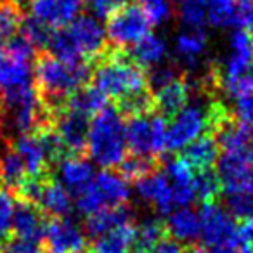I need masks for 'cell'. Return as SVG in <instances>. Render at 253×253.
Segmentation results:
<instances>
[{
  "label": "cell",
  "mask_w": 253,
  "mask_h": 253,
  "mask_svg": "<svg viewBox=\"0 0 253 253\" xmlns=\"http://www.w3.org/2000/svg\"><path fill=\"white\" fill-rule=\"evenodd\" d=\"M90 82L106 99H113V106L125 120L155 113L149 77L130 57L128 49L109 45L92 64Z\"/></svg>",
  "instance_id": "1"
},
{
  "label": "cell",
  "mask_w": 253,
  "mask_h": 253,
  "mask_svg": "<svg viewBox=\"0 0 253 253\" xmlns=\"http://www.w3.org/2000/svg\"><path fill=\"white\" fill-rule=\"evenodd\" d=\"M92 78L88 63H64L43 50L35 56V92L43 108L54 118L64 102Z\"/></svg>",
  "instance_id": "2"
},
{
  "label": "cell",
  "mask_w": 253,
  "mask_h": 253,
  "mask_svg": "<svg viewBox=\"0 0 253 253\" xmlns=\"http://www.w3.org/2000/svg\"><path fill=\"white\" fill-rule=\"evenodd\" d=\"M108 47L104 30L92 16H80L68 26L56 30L49 43L52 56L57 59L64 63H88L90 66Z\"/></svg>",
  "instance_id": "3"
},
{
  "label": "cell",
  "mask_w": 253,
  "mask_h": 253,
  "mask_svg": "<svg viewBox=\"0 0 253 253\" xmlns=\"http://www.w3.org/2000/svg\"><path fill=\"white\" fill-rule=\"evenodd\" d=\"M87 153L104 169L118 167L126 156L125 118L115 106H106L92 116Z\"/></svg>",
  "instance_id": "4"
},
{
  "label": "cell",
  "mask_w": 253,
  "mask_h": 253,
  "mask_svg": "<svg viewBox=\"0 0 253 253\" xmlns=\"http://www.w3.org/2000/svg\"><path fill=\"white\" fill-rule=\"evenodd\" d=\"M198 102L189 104L167 122V149L179 151L203 134H210V102L218 95L198 92Z\"/></svg>",
  "instance_id": "5"
},
{
  "label": "cell",
  "mask_w": 253,
  "mask_h": 253,
  "mask_svg": "<svg viewBox=\"0 0 253 253\" xmlns=\"http://www.w3.org/2000/svg\"><path fill=\"white\" fill-rule=\"evenodd\" d=\"M130 196V187L125 179L111 170H104L92 179L88 187L77 196V208L80 213L90 215L106 208L125 205Z\"/></svg>",
  "instance_id": "6"
},
{
  "label": "cell",
  "mask_w": 253,
  "mask_h": 253,
  "mask_svg": "<svg viewBox=\"0 0 253 253\" xmlns=\"http://www.w3.org/2000/svg\"><path fill=\"white\" fill-rule=\"evenodd\" d=\"M125 137L132 155L162 160L160 156L167 149V122L156 113L126 118Z\"/></svg>",
  "instance_id": "7"
},
{
  "label": "cell",
  "mask_w": 253,
  "mask_h": 253,
  "mask_svg": "<svg viewBox=\"0 0 253 253\" xmlns=\"http://www.w3.org/2000/svg\"><path fill=\"white\" fill-rule=\"evenodd\" d=\"M151 21L146 14L144 7L137 2H128L122 5L108 18V37L115 47L126 49L128 45H135L144 37L149 35Z\"/></svg>",
  "instance_id": "8"
},
{
  "label": "cell",
  "mask_w": 253,
  "mask_h": 253,
  "mask_svg": "<svg viewBox=\"0 0 253 253\" xmlns=\"http://www.w3.org/2000/svg\"><path fill=\"white\" fill-rule=\"evenodd\" d=\"M52 126L56 134L59 135L68 156H84L85 158L88 142V126H90L87 116L63 108L54 115Z\"/></svg>",
  "instance_id": "9"
},
{
  "label": "cell",
  "mask_w": 253,
  "mask_h": 253,
  "mask_svg": "<svg viewBox=\"0 0 253 253\" xmlns=\"http://www.w3.org/2000/svg\"><path fill=\"white\" fill-rule=\"evenodd\" d=\"M42 246L43 253H82L87 250V239L70 218H49Z\"/></svg>",
  "instance_id": "10"
},
{
  "label": "cell",
  "mask_w": 253,
  "mask_h": 253,
  "mask_svg": "<svg viewBox=\"0 0 253 253\" xmlns=\"http://www.w3.org/2000/svg\"><path fill=\"white\" fill-rule=\"evenodd\" d=\"M11 148L23 160L30 179L43 180V179H49V177H54L52 173L54 163L50 160L49 151H47L45 142L40 137L39 132L19 135L16 139V142L11 144Z\"/></svg>",
  "instance_id": "11"
},
{
  "label": "cell",
  "mask_w": 253,
  "mask_h": 253,
  "mask_svg": "<svg viewBox=\"0 0 253 253\" xmlns=\"http://www.w3.org/2000/svg\"><path fill=\"white\" fill-rule=\"evenodd\" d=\"M153 95H155V113L162 116L165 122H169L177 113L182 111L189 102L191 84L186 75H179L156 88Z\"/></svg>",
  "instance_id": "12"
},
{
  "label": "cell",
  "mask_w": 253,
  "mask_h": 253,
  "mask_svg": "<svg viewBox=\"0 0 253 253\" xmlns=\"http://www.w3.org/2000/svg\"><path fill=\"white\" fill-rule=\"evenodd\" d=\"M215 139L222 153L239 156L253 163V125L231 118L215 132Z\"/></svg>",
  "instance_id": "13"
},
{
  "label": "cell",
  "mask_w": 253,
  "mask_h": 253,
  "mask_svg": "<svg viewBox=\"0 0 253 253\" xmlns=\"http://www.w3.org/2000/svg\"><path fill=\"white\" fill-rule=\"evenodd\" d=\"M84 0H33L32 18L52 30H61L75 21Z\"/></svg>",
  "instance_id": "14"
},
{
  "label": "cell",
  "mask_w": 253,
  "mask_h": 253,
  "mask_svg": "<svg viewBox=\"0 0 253 253\" xmlns=\"http://www.w3.org/2000/svg\"><path fill=\"white\" fill-rule=\"evenodd\" d=\"M137 193L146 203H151L160 213L170 215L173 210H177L175 194L170 179L165 172H155L151 175L135 182Z\"/></svg>",
  "instance_id": "15"
},
{
  "label": "cell",
  "mask_w": 253,
  "mask_h": 253,
  "mask_svg": "<svg viewBox=\"0 0 253 253\" xmlns=\"http://www.w3.org/2000/svg\"><path fill=\"white\" fill-rule=\"evenodd\" d=\"M47 225V215L37 205L18 200L12 218V238L32 243H42Z\"/></svg>",
  "instance_id": "16"
},
{
  "label": "cell",
  "mask_w": 253,
  "mask_h": 253,
  "mask_svg": "<svg viewBox=\"0 0 253 253\" xmlns=\"http://www.w3.org/2000/svg\"><path fill=\"white\" fill-rule=\"evenodd\" d=\"M35 205L43 213L52 218H66V215L73 208L70 193H68L66 187L56 177H49V179L40 180Z\"/></svg>",
  "instance_id": "17"
},
{
  "label": "cell",
  "mask_w": 253,
  "mask_h": 253,
  "mask_svg": "<svg viewBox=\"0 0 253 253\" xmlns=\"http://www.w3.org/2000/svg\"><path fill=\"white\" fill-rule=\"evenodd\" d=\"M218 142L213 134H203L194 139L191 144L182 149L179 158L189 167L193 172L213 169L215 162L218 160Z\"/></svg>",
  "instance_id": "18"
},
{
  "label": "cell",
  "mask_w": 253,
  "mask_h": 253,
  "mask_svg": "<svg viewBox=\"0 0 253 253\" xmlns=\"http://www.w3.org/2000/svg\"><path fill=\"white\" fill-rule=\"evenodd\" d=\"M132 218H134V213L130 208L126 205H120V207L106 208V210H101L87 217L85 229H87V234L90 238L97 239L108 232L115 231V229L122 227V225L132 224Z\"/></svg>",
  "instance_id": "19"
},
{
  "label": "cell",
  "mask_w": 253,
  "mask_h": 253,
  "mask_svg": "<svg viewBox=\"0 0 253 253\" xmlns=\"http://www.w3.org/2000/svg\"><path fill=\"white\" fill-rule=\"evenodd\" d=\"M30 84V63L16 57L7 47H0V95Z\"/></svg>",
  "instance_id": "20"
},
{
  "label": "cell",
  "mask_w": 253,
  "mask_h": 253,
  "mask_svg": "<svg viewBox=\"0 0 253 253\" xmlns=\"http://www.w3.org/2000/svg\"><path fill=\"white\" fill-rule=\"evenodd\" d=\"M59 175L66 191L78 196L92 182L94 170L84 156H68L59 163Z\"/></svg>",
  "instance_id": "21"
},
{
  "label": "cell",
  "mask_w": 253,
  "mask_h": 253,
  "mask_svg": "<svg viewBox=\"0 0 253 253\" xmlns=\"http://www.w3.org/2000/svg\"><path fill=\"white\" fill-rule=\"evenodd\" d=\"M167 232L173 236V239L186 241L193 245L200 239V215L191 208H177L169 215L167 220Z\"/></svg>",
  "instance_id": "22"
},
{
  "label": "cell",
  "mask_w": 253,
  "mask_h": 253,
  "mask_svg": "<svg viewBox=\"0 0 253 253\" xmlns=\"http://www.w3.org/2000/svg\"><path fill=\"white\" fill-rule=\"evenodd\" d=\"M0 177H2V184L7 187V193H11L12 198L19 193V189L30 179L25 163L11 146L0 158Z\"/></svg>",
  "instance_id": "23"
},
{
  "label": "cell",
  "mask_w": 253,
  "mask_h": 253,
  "mask_svg": "<svg viewBox=\"0 0 253 253\" xmlns=\"http://www.w3.org/2000/svg\"><path fill=\"white\" fill-rule=\"evenodd\" d=\"M135 227L132 224L122 225L101 238L94 239V245L90 246L92 253H125L134 248Z\"/></svg>",
  "instance_id": "24"
},
{
  "label": "cell",
  "mask_w": 253,
  "mask_h": 253,
  "mask_svg": "<svg viewBox=\"0 0 253 253\" xmlns=\"http://www.w3.org/2000/svg\"><path fill=\"white\" fill-rule=\"evenodd\" d=\"M106 97L94 87V85H85V87L78 88L75 94H71L64 102V108L71 109L75 113L87 116H95L102 108H106Z\"/></svg>",
  "instance_id": "25"
},
{
  "label": "cell",
  "mask_w": 253,
  "mask_h": 253,
  "mask_svg": "<svg viewBox=\"0 0 253 253\" xmlns=\"http://www.w3.org/2000/svg\"><path fill=\"white\" fill-rule=\"evenodd\" d=\"M130 57L139 64L141 68H148L153 66V64L162 63V59L167 54V45L160 37L156 35H148L137 42L134 45V49L128 50Z\"/></svg>",
  "instance_id": "26"
},
{
  "label": "cell",
  "mask_w": 253,
  "mask_h": 253,
  "mask_svg": "<svg viewBox=\"0 0 253 253\" xmlns=\"http://www.w3.org/2000/svg\"><path fill=\"white\" fill-rule=\"evenodd\" d=\"M207 23L217 28H229L238 25V0H201Z\"/></svg>",
  "instance_id": "27"
},
{
  "label": "cell",
  "mask_w": 253,
  "mask_h": 253,
  "mask_svg": "<svg viewBox=\"0 0 253 253\" xmlns=\"http://www.w3.org/2000/svg\"><path fill=\"white\" fill-rule=\"evenodd\" d=\"M193 191L194 198L205 203H217L218 196L224 193L218 173L213 169L193 172Z\"/></svg>",
  "instance_id": "28"
},
{
  "label": "cell",
  "mask_w": 253,
  "mask_h": 253,
  "mask_svg": "<svg viewBox=\"0 0 253 253\" xmlns=\"http://www.w3.org/2000/svg\"><path fill=\"white\" fill-rule=\"evenodd\" d=\"M25 11L16 0H0V43L16 37V32L25 21Z\"/></svg>",
  "instance_id": "29"
},
{
  "label": "cell",
  "mask_w": 253,
  "mask_h": 253,
  "mask_svg": "<svg viewBox=\"0 0 253 253\" xmlns=\"http://www.w3.org/2000/svg\"><path fill=\"white\" fill-rule=\"evenodd\" d=\"M208 37L203 30H186L177 39V52L187 64H196L198 57L207 50Z\"/></svg>",
  "instance_id": "30"
},
{
  "label": "cell",
  "mask_w": 253,
  "mask_h": 253,
  "mask_svg": "<svg viewBox=\"0 0 253 253\" xmlns=\"http://www.w3.org/2000/svg\"><path fill=\"white\" fill-rule=\"evenodd\" d=\"M160 162H162V160L142 158V156L130 155V156H125V160L116 167V170H118L116 173L125 180H134V182H137V180L158 172Z\"/></svg>",
  "instance_id": "31"
},
{
  "label": "cell",
  "mask_w": 253,
  "mask_h": 253,
  "mask_svg": "<svg viewBox=\"0 0 253 253\" xmlns=\"http://www.w3.org/2000/svg\"><path fill=\"white\" fill-rule=\"evenodd\" d=\"M163 238H167V225L158 218H148L135 227L134 248L142 253H148Z\"/></svg>",
  "instance_id": "32"
},
{
  "label": "cell",
  "mask_w": 253,
  "mask_h": 253,
  "mask_svg": "<svg viewBox=\"0 0 253 253\" xmlns=\"http://www.w3.org/2000/svg\"><path fill=\"white\" fill-rule=\"evenodd\" d=\"M21 37H25L33 49H39L40 52H43L45 49H49L50 39H52L54 30L49 28L43 23L37 21L35 18H25V21L21 23Z\"/></svg>",
  "instance_id": "33"
},
{
  "label": "cell",
  "mask_w": 253,
  "mask_h": 253,
  "mask_svg": "<svg viewBox=\"0 0 253 253\" xmlns=\"http://www.w3.org/2000/svg\"><path fill=\"white\" fill-rule=\"evenodd\" d=\"M225 207L227 211L236 218H246L253 217V196L246 189H238L225 193Z\"/></svg>",
  "instance_id": "34"
},
{
  "label": "cell",
  "mask_w": 253,
  "mask_h": 253,
  "mask_svg": "<svg viewBox=\"0 0 253 253\" xmlns=\"http://www.w3.org/2000/svg\"><path fill=\"white\" fill-rule=\"evenodd\" d=\"M16 201L11 193L0 191V246L12 238V218H14Z\"/></svg>",
  "instance_id": "35"
},
{
  "label": "cell",
  "mask_w": 253,
  "mask_h": 253,
  "mask_svg": "<svg viewBox=\"0 0 253 253\" xmlns=\"http://www.w3.org/2000/svg\"><path fill=\"white\" fill-rule=\"evenodd\" d=\"M180 19L187 30H203L207 25V12H205L201 0H184L180 4Z\"/></svg>",
  "instance_id": "36"
},
{
  "label": "cell",
  "mask_w": 253,
  "mask_h": 253,
  "mask_svg": "<svg viewBox=\"0 0 253 253\" xmlns=\"http://www.w3.org/2000/svg\"><path fill=\"white\" fill-rule=\"evenodd\" d=\"M141 5L144 7L151 25H160L172 14V5L169 0H141Z\"/></svg>",
  "instance_id": "37"
},
{
  "label": "cell",
  "mask_w": 253,
  "mask_h": 253,
  "mask_svg": "<svg viewBox=\"0 0 253 253\" xmlns=\"http://www.w3.org/2000/svg\"><path fill=\"white\" fill-rule=\"evenodd\" d=\"M231 111L238 122L253 125V94L234 99V109Z\"/></svg>",
  "instance_id": "38"
},
{
  "label": "cell",
  "mask_w": 253,
  "mask_h": 253,
  "mask_svg": "<svg viewBox=\"0 0 253 253\" xmlns=\"http://www.w3.org/2000/svg\"><path fill=\"white\" fill-rule=\"evenodd\" d=\"M0 253H43L42 243H32L25 239L11 238L0 250Z\"/></svg>",
  "instance_id": "39"
},
{
  "label": "cell",
  "mask_w": 253,
  "mask_h": 253,
  "mask_svg": "<svg viewBox=\"0 0 253 253\" xmlns=\"http://www.w3.org/2000/svg\"><path fill=\"white\" fill-rule=\"evenodd\" d=\"M92 9L101 18H109L115 11H118L122 5L128 4V0H90Z\"/></svg>",
  "instance_id": "40"
},
{
  "label": "cell",
  "mask_w": 253,
  "mask_h": 253,
  "mask_svg": "<svg viewBox=\"0 0 253 253\" xmlns=\"http://www.w3.org/2000/svg\"><path fill=\"white\" fill-rule=\"evenodd\" d=\"M238 23L253 32V0H238Z\"/></svg>",
  "instance_id": "41"
},
{
  "label": "cell",
  "mask_w": 253,
  "mask_h": 253,
  "mask_svg": "<svg viewBox=\"0 0 253 253\" xmlns=\"http://www.w3.org/2000/svg\"><path fill=\"white\" fill-rule=\"evenodd\" d=\"M148 253H184V250L180 248V245L172 238H163L162 241H158Z\"/></svg>",
  "instance_id": "42"
},
{
  "label": "cell",
  "mask_w": 253,
  "mask_h": 253,
  "mask_svg": "<svg viewBox=\"0 0 253 253\" xmlns=\"http://www.w3.org/2000/svg\"><path fill=\"white\" fill-rule=\"evenodd\" d=\"M239 236L245 241V245L250 248V252L253 253V217L243 220L241 227H239Z\"/></svg>",
  "instance_id": "43"
},
{
  "label": "cell",
  "mask_w": 253,
  "mask_h": 253,
  "mask_svg": "<svg viewBox=\"0 0 253 253\" xmlns=\"http://www.w3.org/2000/svg\"><path fill=\"white\" fill-rule=\"evenodd\" d=\"M245 189L248 191L250 194L253 196V165L250 167V172H248V177H246V186Z\"/></svg>",
  "instance_id": "44"
},
{
  "label": "cell",
  "mask_w": 253,
  "mask_h": 253,
  "mask_svg": "<svg viewBox=\"0 0 253 253\" xmlns=\"http://www.w3.org/2000/svg\"><path fill=\"white\" fill-rule=\"evenodd\" d=\"M184 253H207V250L201 248V246H196V245H189L187 250H184Z\"/></svg>",
  "instance_id": "45"
},
{
  "label": "cell",
  "mask_w": 253,
  "mask_h": 253,
  "mask_svg": "<svg viewBox=\"0 0 253 253\" xmlns=\"http://www.w3.org/2000/svg\"><path fill=\"white\" fill-rule=\"evenodd\" d=\"M82 253H92V252H90V250L87 248V250H84V252H82Z\"/></svg>",
  "instance_id": "46"
},
{
  "label": "cell",
  "mask_w": 253,
  "mask_h": 253,
  "mask_svg": "<svg viewBox=\"0 0 253 253\" xmlns=\"http://www.w3.org/2000/svg\"><path fill=\"white\" fill-rule=\"evenodd\" d=\"M0 186H2V177H0Z\"/></svg>",
  "instance_id": "47"
},
{
  "label": "cell",
  "mask_w": 253,
  "mask_h": 253,
  "mask_svg": "<svg viewBox=\"0 0 253 253\" xmlns=\"http://www.w3.org/2000/svg\"><path fill=\"white\" fill-rule=\"evenodd\" d=\"M252 39H253V33H252Z\"/></svg>",
  "instance_id": "48"
},
{
  "label": "cell",
  "mask_w": 253,
  "mask_h": 253,
  "mask_svg": "<svg viewBox=\"0 0 253 253\" xmlns=\"http://www.w3.org/2000/svg\"><path fill=\"white\" fill-rule=\"evenodd\" d=\"M16 2H18V0H16Z\"/></svg>",
  "instance_id": "49"
},
{
  "label": "cell",
  "mask_w": 253,
  "mask_h": 253,
  "mask_svg": "<svg viewBox=\"0 0 253 253\" xmlns=\"http://www.w3.org/2000/svg\"><path fill=\"white\" fill-rule=\"evenodd\" d=\"M250 253H252V252H250Z\"/></svg>",
  "instance_id": "50"
}]
</instances>
